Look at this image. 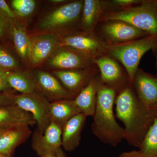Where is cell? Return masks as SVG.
<instances>
[{"instance_id":"obj_1","label":"cell","mask_w":157,"mask_h":157,"mask_svg":"<svg viewBox=\"0 0 157 157\" xmlns=\"http://www.w3.org/2000/svg\"><path fill=\"white\" fill-rule=\"evenodd\" d=\"M115 104L117 117L124 126V139L130 145L139 148L155 117L153 111L140 102L132 84L118 94Z\"/></svg>"},{"instance_id":"obj_2","label":"cell","mask_w":157,"mask_h":157,"mask_svg":"<svg viewBox=\"0 0 157 157\" xmlns=\"http://www.w3.org/2000/svg\"><path fill=\"white\" fill-rule=\"evenodd\" d=\"M117 94L103 84L97 95V103L91 129L93 134L101 141L111 146H117L124 139V128L115 119L113 106Z\"/></svg>"},{"instance_id":"obj_3","label":"cell","mask_w":157,"mask_h":157,"mask_svg":"<svg viewBox=\"0 0 157 157\" xmlns=\"http://www.w3.org/2000/svg\"><path fill=\"white\" fill-rule=\"evenodd\" d=\"M114 20L126 21L149 36L157 37V1L143 0L130 8L107 12L100 22Z\"/></svg>"},{"instance_id":"obj_4","label":"cell","mask_w":157,"mask_h":157,"mask_svg":"<svg viewBox=\"0 0 157 157\" xmlns=\"http://www.w3.org/2000/svg\"><path fill=\"white\" fill-rule=\"evenodd\" d=\"M151 50H157V37L150 36L120 45L108 46L107 55L123 66L132 84L141 58Z\"/></svg>"},{"instance_id":"obj_5","label":"cell","mask_w":157,"mask_h":157,"mask_svg":"<svg viewBox=\"0 0 157 157\" xmlns=\"http://www.w3.org/2000/svg\"><path fill=\"white\" fill-rule=\"evenodd\" d=\"M97 36L107 46H112L150 36L123 21L108 20L99 23Z\"/></svg>"},{"instance_id":"obj_6","label":"cell","mask_w":157,"mask_h":157,"mask_svg":"<svg viewBox=\"0 0 157 157\" xmlns=\"http://www.w3.org/2000/svg\"><path fill=\"white\" fill-rule=\"evenodd\" d=\"M14 104L33 116L36 130L43 134L50 124L49 108L50 102L38 92L14 96Z\"/></svg>"},{"instance_id":"obj_7","label":"cell","mask_w":157,"mask_h":157,"mask_svg":"<svg viewBox=\"0 0 157 157\" xmlns=\"http://www.w3.org/2000/svg\"><path fill=\"white\" fill-rule=\"evenodd\" d=\"M103 84L112 89L117 95L130 84L128 76L117 60L108 55L94 60Z\"/></svg>"},{"instance_id":"obj_8","label":"cell","mask_w":157,"mask_h":157,"mask_svg":"<svg viewBox=\"0 0 157 157\" xmlns=\"http://www.w3.org/2000/svg\"><path fill=\"white\" fill-rule=\"evenodd\" d=\"M83 1H76L61 6L49 13L40 23L39 28L53 30L73 26L81 20Z\"/></svg>"},{"instance_id":"obj_9","label":"cell","mask_w":157,"mask_h":157,"mask_svg":"<svg viewBox=\"0 0 157 157\" xmlns=\"http://www.w3.org/2000/svg\"><path fill=\"white\" fill-rule=\"evenodd\" d=\"M59 47H68L78 51L93 60L107 55L108 46L95 33H74L60 40Z\"/></svg>"},{"instance_id":"obj_10","label":"cell","mask_w":157,"mask_h":157,"mask_svg":"<svg viewBox=\"0 0 157 157\" xmlns=\"http://www.w3.org/2000/svg\"><path fill=\"white\" fill-rule=\"evenodd\" d=\"M56 50L48 60L52 67L60 70L86 69L94 67V60L82 52L68 47Z\"/></svg>"},{"instance_id":"obj_11","label":"cell","mask_w":157,"mask_h":157,"mask_svg":"<svg viewBox=\"0 0 157 157\" xmlns=\"http://www.w3.org/2000/svg\"><path fill=\"white\" fill-rule=\"evenodd\" d=\"M132 86L137 98L144 106L150 110L157 109V77L138 68Z\"/></svg>"},{"instance_id":"obj_12","label":"cell","mask_w":157,"mask_h":157,"mask_svg":"<svg viewBox=\"0 0 157 157\" xmlns=\"http://www.w3.org/2000/svg\"><path fill=\"white\" fill-rule=\"evenodd\" d=\"M121 9L114 6L111 1L85 0L82 14L80 27L83 32L94 33L104 14Z\"/></svg>"},{"instance_id":"obj_13","label":"cell","mask_w":157,"mask_h":157,"mask_svg":"<svg viewBox=\"0 0 157 157\" xmlns=\"http://www.w3.org/2000/svg\"><path fill=\"white\" fill-rule=\"evenodd\" d=\"M97 67L95 65L86 69L56 70L53 73L63 86L76 97L99 73Z\"/></svg>"},{"instance_id":"obj_14","label":"cell","mask_w":157,"mask_h":157,"mask_svg":"<svg viewBox=\"0 0 157 157\" xmlns=\"http://www.w3.org/2000/svg\"><path fill=\"white\" fill-rule=\"evenodd\" d=\"M33 78L37 91L42 94L50 102L74 99L75 98L63 86L56 77L50 73L37 71L34 74Z\"/></svg>"},{"instance_id":"obj_15","label":"cell","mask_w":157,"mask_h":157,"mask_svg":"<svg viewBox=\"0 0 157 157\" xmlns=\"http://www.w3.org/2000/svg\"><path fill=\"white\" fill-rule=\"evenodd\" d=\"M62 128L51 122L43 134L37 130L32 137V146L37 154L42 157L56 153L61 147Z\"/></svg>"},{"instance_id":"obj_16","label":"cell","mask_w":157,"mask_h":157,"mask_svg":"<svg viewBox=\"0 0 157 157\" xmlns=\"http://www.w3.org/2000/svg\"><path fill=\"white\" fill-rule=\"evenodd\" d=\"M58 37L52 34H46L30 39L29 59L31 64L36 66L50 58L59 46Z\"/></svg>"},{"instance_id":"obj_17","label":"cell","mask_w":157,"mask_h":157,"mask_svg":"<svg viewBox=\"0 0 157 157\" xmlns=\"http://www.w3.org/2000/svg\"><path fill=\"white\" fill-rule=\"evenodd\" d=\"M103 84L100 73H98L73 99L80 112L87 117H93L94 115L97 95Z\"/></svg>"},{"instance_id":"obj_18","label":"cell","mask_w":157,"mask_h":157,"mask_svg":"<svg viewBox=\"0 0 157 157\" xmlns=\"http://www.w3.org/2000/svg\"><path fill=\"white\" fill-rule=\"evenodd\" d=\"M86 117L80 113L70 118L62 128L61 147L65 150L73 151L79 145Z\"/></svg>"},{"instance_id":"obj_19","label":"cell","mask_w":157,"mask_h":157,"mask_svg":"<svg viewBox=\"0 0 157 157\" xmlns=\"http://www.w3.org/2000/svg\"><path fill=\"white\" fill-rule=\"evenodd\" d=\"M36 124L33 116L14 105L0 106V127L11 128L21 125Z\"/></svg>"},{"instance_id":"obj_20","label":"cell","mask_w":157,"mask_h":157,"mask_svg":"<svg viewBox=\"0 0 157 157\" xmlns=\"http://www.w3.org/2000/svg\"><path fill=\"white\" fill-rule=\"evenodd\" d=\"M31 134L29 126L28 125L6 129L0 135V153L10 155L16 147L28 139Z\"/></svg>"},{"instance_id":"obj_21","label":"cell","mask_w":157,"mask_h":157,"mask_svg":"<svg viewBox=\"0 0 157 157\" xmlns=\"http://www.w3.org/2000/svg\"><path fill=\"white\" fill-rule=\"evenodd\" d=\"M49 113L51 122L62 128L70 118L81 112L73 99H66L50 102Z\"/></svg>"},{"instance_id":"obj_22","label":"cell","mask_w":157,"mask_h":157,"mask_svg":"<svg viewBox=\"0 0 157 157\" xmlns=\"http://www.w3.org/2000/svg\"><path fill=\"white\" fill-rule=\"evenodd\" d=\"M7 79L9 86L21 94H31L37 91L33 78L23 73L8 71Z\"/></svg>"},{"instance_id":"obj_23","label":"cell","mask_w":157,"mask_h":157,"mask_svg":"<svg viewBox=\"0 0 157 157\" xmlns=\"http://www.w3.org/2000/svg\"><path fill=\"white\" fill-rule=\"evenodd\" d=\"M139 148L146 157H157V118L144 136Z\"/></svg>"},{"instance_id":"obj_24","label":"cell","mask_w":157,"mask_h":157,"mask_svg":"<svg viewBox=\"0 0 157 157\" xmlns=\"http://www.w3.org/2000/svg\"><path fill=\"white\" fill-rule=\"evenodd\" d=\"M12 37L14 46L22 58H29L30 47V39L23 29L17 27L12 28Z\"/></svg>"},{"instance_id":"obj_25","label":"cell","mask_w":157,"mask_h":157,"mask_svg":"<svg viewBox=\"0 0 157 157\" xmlns=\"http://www.w3.org/2000/svg\"><path fill=\"white\" fill-rule=\"evenodd\" d=\"M11 6L14 11L21 17L30 15L36 7V2L33 0H13Z\"/></svg>"},{"instance_id":"obj_26","label":"cell","mask_w":157,"mask_h":157,"mask_svg":"<svg viewBox=\"0 0 157 157\" xmlns=\"http://www.w3.org/2000/svg\"><path fill=\"white\" fill-rule=\"evenodd\" d=\"M18 66V63L14 57L6 49L0 46V67L8 70L15 69Z\"/></svg>"},{"instance_id":"obj_27","label":"cell","mask_w":157,"mask_h":157,"mask_svg":"<svg viewBox=\"0 0 157 157\" xmlns=\"http://www.w3.org/2000/svg\"><path fill=\"white\" fill-rule=\"evenodd\" d=\"M143 0H112L113 4L121 10L130 8L142 2Z\"/></svg>"},{"instance_id":"obj_28","label":"cell","mask_w":157,"mask_h":157,"mask_svg":"<svg viewBox=\"0 0 157 157\" xmlns=\"http://www.w3.org/2000/svg\"><path fill=\"white\" fill-rule=\"evenodd\" d=\"M8 71L0 67V94L6 91L10 87L7 79Z\"/></svg>"},{"instance_id":"obj_29","label":"cell","mask_w":157,"mask_h":157,"mask_svg":"<svg viewBox=\"0 0 157 157\" xmlns=\"http://www.w3.org/2000/svg\"><path fill=\"white\" fill-rule=\"evenodd\" d=\"M7 15L0 11V37H2L6 33V30L9 26Z\"/></svg>"},{"instance_id":"obj_30","label":"cell","mask_w":157,"mask_h":157,"mask_svg":"<svg viewBox=\"0 0 157 157\" xmlns=\"http://www.w3.org/2000/svg\"><path fill=\"white\" fill-rule=\"evenodd\" d=\"M0 11L7 15L9 18H13L14 17V12L9 8L6 1L0 0Z\"/></svg>"},{"instance_id":"obj_31","label":"cell","mask_w":157,"mask_h":157,"mask_svg":"<svg viewBox=\"0 0 157 157\" xmlns=\"http://www.w3.org/2000/svg\"><path fill=\"white\" fill-rule=\"evenodd\" d=\"M14 96L0 94V106L14 105Z\"/></svg>"},{"instance_id":"obj_32","label":"cell","mask_w":157,"mask_h":157,"mask_svg":"<svg viewBox=\"0 0 157 157\" xmlns=\"http://www.w3.org/2000/svg\"><path fill=\"white\" fill-rule=\"evenodd\" d=\"M117 157H146L140 150L124 152Z\"/></svg>"},{"instance_id":"obj_33","label":"cell","mask_w":157,"mask_h":157,"mask_svg":"<svg viewBox=\"0 0 157 157\" xmlns=\"http://www.w3.org/2000/svg\"><path fill=\"white\" fill-rule=\"evenodd\" d=\"M56 157H67L65 154L62 147L59 148L56 151Z\"/></svg>"},{"instance_id":"obj_34","label":"cell","mask_w":157,"mask_h":157,"mask_svg":"<svg viewBox=\"0 0 157 157\" xmlns=\"http://www.w3.org/2000/svg\"><path fill=\"white\" fill-rule=\"evenodd\" d=\"M49 2L54 4H60V3L65 2L67 1L65 0H51Z\"/></svg>"},{"instance_id":"obj_35","label":"cell","mask_w":157,"mask_h":157,"mask_svg":"<svg viewBox=\"0 0 157 157\" xmlns=\"http://www.w3.org/2000/svg\"><path fill=\"white\" fill-rule=\"evenodd\" d=\"M41 157H56V152L45 155Z\"/></svg>"},{"instance_id":"obj_36","label":"cell","mask_w":157,"mask_h":157,"mask_svg":"<svg viewBox=\"0 0 157 157\" xmlns=\"http://www.w3.org/2000/svg\"><path fill=\"white\" fill-rule=\"evenodd\" d=\"M8 128H1V127H0V135H1L3 132H4L5 130Z\"/></svg>"},{"instance_id":"obj_37","label":"cell","mask_w":157,"mask_h":157,"mask_svg":"<svg viewBox=\"0 0 157 157\" xmlns=\"http://www.w3.org/2000/svg\"><path fill=\"white\" fill-rule=\"evenodd\" d=\"M0 157H10V155L3 154L0 153Z\"/></svg>"},{"instance_id":"obj_38","label":"cell","mask_w":157,"mask_h":157,"mask_svg":"<svg viewBox=\"0 0 157 157\" xmlns=\"http://www.w3.org/2000/svg\"><path fill=\"white\" fill-rule=\"evenodd\" d=\"M153 113L155 117L157 118V109L153 110Z\"/></svg>"},{"instance_id":"obj_39","label":"cell","mask_w":157,"mask_h":157,"mask_svg":"<svg viewBox=\"0 0 157 157\" xmlns=\"http://www.w3.org/2000/svg\"><path fill=\"white\" fill-rule=\"evenodd\" d=\"M156 67H157V61H156Z\"/></svg>"},{"instance_id":"obj_40","label":"cell","mask_w":157,"mask_h":157,"mask_svg":"<svg viewBox=\"0 0 157 157\" xmlns=\"http://www.w3.org/2000/svg\"></svg>"}]
</instances>
